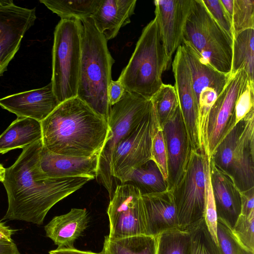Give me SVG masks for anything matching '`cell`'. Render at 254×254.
Listing matches in <instances>:
<instances>
[{
  "instance_id": "17",
  "label": "cell",
  "mask_w": 254,
  "mask_h": 254,
  "mask_svg": "<svg viewBox=\"0 0 254 254\" xmlns=\"http://www.w3.org/2000/svg\"><path fill=\"white\" fill-rule=\"evenodd\" d=\"M154 3L155 18L170 63L172 56L182 44L184 27L191 0H156Z\"/></svg>"
},
{
  "instance_id": "10",
  "label": "cell",
  "mask_w": 254,
  "mask_h": 254,
  "mask_svg": "<svg viewBox=\"0 0 254 254\" xmlns=\"http://www.w3.org/2000/svg\"><path fill=\"white\" fill-rule=\"evenodd\" d=\"M159 127L152 106L136 128L116 148L111 163V173L114 179L122 184L128 182L133 171L151 159L152 139Z\"/></svg>"
},
{
  "instance_id": "33",
  "label": "cell",
  "mask_w": 254,
  "mask_h": 254,
  "mask_svg": "<svg viewBox=\"0 0 254 254\" xmlns=\"http://www.w3.org/2000/svg\"><path fill=\"white\" fill-rule=\"evenodd\" d=\"M232 232L243 248L254 253V213L248 216L240 214Z\"/></svg>"
},
{
  "instance_id": "30",
  "label": "cell",
  "mask_w": 254,
  "mask_h": 254,
  "mask_svg": "<svg viewBox=\"0 0 254 254\" xmlns=\"http://www.w3.org/2000/svg\"><path fill=\"white\" fill-rule=\"evenodd\" d=\"M189 232L179 229L164 232L157 236L156 254H190Z\"/></svg>"
},
{
  "instance_id": "5",
  "label": "cell",
  "mask_w": 254,
  "mask_h": 254,
  "mask_svg": "<svg viewBox=\"0 0 254 254\" xmlns=\"http://www.w3.org/2000/svg\"><path fill=\"white\" fill-rule=\"evenodd\" d=\"M182 45L190 47L217 70L230 74L233 39L211 16L202 0H191Z\"/></svg>"
},
{
  "instance_id": "31",
  "label": "cell",
  "mask_w": 254,
  "mask_h": 254,
  "mask_svg": "<svg viewBox=\"0 0 254 254\" xmlns=\"http://www.w3.org/2000/svg\"><path fill=\"white\" fill-rule=\"evenodd\" d=\"M190 254H223L207 227L204 219L190 228Z\"/></svg>"
},
{
  "instance_id": "4",
  "label": "cell",
  "mask_w": 254,
  "mask_h": 254,
  "mask_svg": "<svg viewBox=\"0 0 254 254\" xmlns=\"http://www.w3.org/2000/svg\"><path fill=\"white\" fill-rule=\"evenodd\" d=\"M169 63L154 18L142 30L118 80L126 92L150 100L163 83L162 74Z\"/></svg>"
},
{
  "instance_id": "39",
  "label": "cell",
  "mask_w": 254,
  "mask_h": 254,
  "mask_svg": "<svg viewBox=\"0 0 254 254\" xmlns=\"http://www.w3.org/2000/svg\"><path fill=\"white\" fill-rule=\"evenodd\" d=\"M125 92L124 86L118 79L111 81L107 92L108 101L111 107L121 99Z\"/></svg>"
},
{
  "instance_id": "3",
  "label": "cell",
  "mask_w": 254,
  "mask_h": 254,
  "mask_svg": "<svg viewBox=\"0 0 254 254\" xmlns=\"http://www.w3.org/2000/svg\"><path fill=\"white\" fill-rule=\"evenodd\" d=\"M81 21V58L77 97L107 122L111 109L107 92L115 61L107 40L97 29L92 18Z\"/></svg>"
},
{
  "instance_id": "8",
  "label": "cell",
  "mask_w": 254,
  "mask_h": 254,
  "mask_svg": "<svg viewBox=\"0 0 254 254\" xmlns=\"http://www.w3.org/2000/svg\"><path fill=\"white\" fill-rule=\"evenodd\" d=\"M152 107L150 99L126 91L121 99L111 107L107 120L111 136L100 153L97 175L108 191L110 198L115 191V179L111 173L114 151L119 143L136 128Z\"/></svg>"
},
{
  "instance_id": "15",
  "label": "cell",
  "mask_w": 254,
  "mask_h": 254,
  "mask_svg": "<svg viewBox=\"0 0 254 254\" xmlns=\"http://www.w3.org/2000/svg\"><path fill=\"white\" fill-rule=\"evenodd\" d=\"M180 111L192 150H199L197 134L198 106L194 91L191 73L181 45L177 49L172 63Z\"/></svg>"
},
{
  "instance_id": "18",
  "label": "cell",
  "mask_w": 254,
  "mask_h": 254,
  "mask_svg": "<svg viewBox=\"0 0 254 254\" xmlns=\"http://www.w3.org/2000/svg\"><path fill=\"white\" fill-rule=\"evenodd\" d=\"M51 82L44 87L10 95L0 99V106L19 118L38 122L46 119L60 104Z\"/></svg>"
},
{
  "instance_id": "43",
  "label": "cell",
  "mask_w": 254,
  "mask_h": 254,
  "mask_svg": "<svg viewBox=\"0 0 254 254\" xmlns=\"http://www.w3.org/2000/svg\"><path fill=\"white\" fill-rule=\"evenodd\" d=\"M49 254H102L90 251H84L74 249H57L49 252Z\"/></svg>"
},
{
  "instance_id": "38",
  "label": "cell",
  "mask_w": 254,
  "mask_h": 254,
  "mask_svg": "<svg viewBox=\"0 0 254 254\" xmlns=\"http://www.w3.org/2000/svg\"><path fill=\"white\" fill-rule=\"evenodd\" d=\"M202 1L211 16L233 40L234 34L232 21L225 10L221 0H202Z\"/></svg>"
},
{
  "instance_id": "27",
  "label": "cell",
  "mask_w": 254,
  "mask_h": 254,
  "mask_svg": "<svg viewBox=\"0 0 254 254\" xmlns=\"http://www.w3.org/2000/svg\"><path fill=\"white\" fill-rule=\"evenodd\" d=\"M129 182L139 190L142 195L159 193L168 190L167 181L155 162L152 159L135 169Z\"/></svg>"
},
{
  "instance_id": "22",
  "label": "cell",
  "mask_w": 254,
  "mask_h": 254,
  "mask_svg": "<svg viewBox=\"0 0 254 254\" xmlns=\"http://www.w3.org/2000/svg\"><path fill=\"white\" fill-rule=\"evenodd\" d=\"M89 217L85 208H71L67 213L56 216L44 227L46 235L58 249H74V244L86 229Z\"/></svg>"
},
{
  "instance_id": "41",
  "label": "cell",
  "mask_w": 254,
  "mask_h": 254,
  "mask_svg": "<svg viewBox=\"0 0 254 254\" xmlns=\"http://www.w3.org/2000/svg\"><path fill=\"white\" fill-rule=\"evenodd\" d=\"M0 254H20L13 242L0 241Z\"/></svg>"
},
{
  "instance_id": "26",
  "label": "cell",
  "mask_w": 254,
  "mask_h": 254,
  "mask_svg": "<svg viewBox=\"0 0 254 254\" xmlns=\"http://www.w3.org/2000/svg\"><path fill=\"white\" fill-rule=\"evenodd\" d=\"M244 69L254 81V29L242 31L234 36L232 67L230 75Z\"/></svg>"
},
{
  "instance_id": "44",
  "label": "cell",
  "mask_w": 254,
  "mask_h": 254,
  "mask_svg": "<svg viewBox=\"0 0 254 254\" xmlns=\"http://www.w3.org/2000/svg\"><path fill=\"white\" fill-rule=\"evenodd\" d=\"M221 1L232 21L234 0H221Z\"/></svg>"
},
{
  "instance_id": "25",
  "label": "cell",
  "mask_w": 254,
  "mask_h": 254,
  "mask_svg": "<svg viewBox=\"0 0 254 254\" xmlns=\"http://www.w3.org/2000/svg\"><path fill=\"white\" fill-rule=\"evenodd\" d=\"M157 237L145 235L120 239L105 237L102 254H156Z\"/></svg>"
},
{
  "instance_id": "12",
  "label": "cell",
  "mask_w": 254,
  "mask_h": 254,
  "mask_svg": "<svg viewBox=\"0 0 254 254\" xmlns=\"http://www.w3.org/2000/svg\"><path fill=\"white\" fill-rule=\"evenodd\" d=\"M230 75L208 116L205 154L209 159L219 144L235 125V105L248 77L244 69Z\"/></svg>"
},
{
  "instance_id": "19",
  "label": "cell",
  "mask_w": 254,
  "mask_h": 254,
  "mask_svg": "<svg viewBox=\"0 0 254 254\" xmlns=\"http://www.w3.org/2000/svg\"><path fill=\"white\" fill-rule=\"evenodd\" d=\"M145 235L157 237L179 229L172 190L141 195Z\"/></svg>"
},
{
  "instance_id": "2",
  "label": "cell",
  "mask_w": 254,
  "mask_h": 254,
  "mask_svg": "<svg viewBox=\"0 0 254 254\" xmlns=\"http://www.w3.org/2000/svg\"><path fill=\"white\" fill-rule=\"evenodd\" d=\"M41 125L43 146L66 156L100 155L111 136L105 119L77 97L60 103Z\"/></svg>"
},
{
  "instance_id": "21",
  "label": "cell",
  "mask_w": 254,
  "mask_h": 254,
  "mask_svg": "<svg viewBox=\"0 0 254 254\" xmlns=\"http://www.w3.org/2000/svg\"><path fill=\"white\" fill-rule=\"evenodd\" d=\"M210 174L217 219L232 229L241 214V191L231 178L210 161Z\"/></svg>"
},
{
  "instance_id": "23",
  "label": "cell",
  "mask_w": 254,
  "mask_h": 254,
  "mask_svg": "<svg viewBox=\"0 0 254 254\" xmlns=\"http://www.w3.org/2000/svg\"><path fill=\"white\" fill-rule=\"evenodd\" d=\"M136 0H100L91 17L97 29L109 40L116 37L120 29L130 22Z\"/></svg>"
},
{
  "instance_id": "13",
  "label": "cell",
  "mask_w": 254,
  "mask_h": 254,
  "mask_svg": "<svg viewBox=\"0 0 254 254\" xmlns=\"http://www.w3.org/2000/svg\"><path fill=\"white\" fill-rule=\"evenodd\" d=\"M182 45L198 103L197 132L200 136H203L206 132L209 111L225 88L230 75L217 70L201 60L190 47Z\"/></svg>"
},
{
  "instance_id": "45",
  "label": "cell",
  "mask_w": 254,
  "mask_h": 254,
  "mask_svg": "<svg viewBox=\"0 0 254 254\" xmlns=\"http://www.w3.org/2000/svg\"><path fill=\"white\" fill-rule=\"evenodd\" d=\"M6 168L0 163V182H3L5 179Z\"/></svg>"
},
{
  "instance_id": "11",
  "label": "cell",
  "mask_w": 254,
  "mask_h": 254,
  "mask_svg": "<svg viewBox=\"0 0 254 254\" xmlns=\"http://www.w3.org/2000/svg\"><path fill=\"white\" fill-rule=\"evenodd\" d=\"M142 194L130 184L118 185L107 209L111 239L145 235Z\"/></svg>"
},
{
  "instance_id": "34",
  "label": "cell",
  "mask_w": 254,
  "mask_h": 254,
  "mask_svg": "<svg viewBox=\"0 0 254 254\" xmlns=\"http://www.w3.org/2000/svg\"><path fill=\"white\" fill-rule=\"evenodd\" d=\"M204 220L209 233L215 243L218 245L217 237V217L210 181V159L208 157L206 165Z\"/></svg>"
},
{
  "instance_id": "28",
  "label": "cell",
  "mask_w": 254,
  "mask_h": 254,
  "mask_svg": "<svg viewBox=\"0 0 254 254\" xmlns=\"http://www.w3.org/2000/svg\"><path fill=\"white\" fill-rule=\"evenodd\" d=\"M39 1L61 19L74 18L80 20L91 17L100 2V0Z\"/></svg>"
},
{
  "instance_id": "24",
  "label": "cell",
  "mask_w": 254,
  "mask_h": 254,
  "mask_svg": "<svg viewBox=\"0 0 254 254\" xmlns=\"http://www.w3.org/2000/svg\"><path fill=\"white\" fill-rule=\"evenodd\" d=\"M41 139V122L29 118L17 117L0 135V153L23 148Z\"/></svg>"
},
{
  "instance_id": "37",
  "label": "cell",
  "mask_w": 254,
  "mask_h": 254,
  "mask_svg": "<svg viewBox=\"0 0 254 254\" xmlns=\"http://www.w3.org/2000/svg\"><path fill=\"white\" fill-rule=\"evenodd\" d=\"M151 159L155 162L167 182V154L162 130L160 127L157 129L152 139Z\"/></svg>"
},
{
  "instance_id": "16",
  "label": "cell",
  "mask_w": 254,
  "mask_h": 254,
  "mask_svg": "<svg viewBox=\"0 0 254 254\" xmlns=\"http://www.w3.org/2000/svg\"><path fill=\"white\" fill-rule=\"evenodd\" d=\"M161 128L167 154L168 190H172L181 177L192 150L180 107Z\"/></svg>"
},
{
  "instance_id": "6",
  "label": "cell",
  "mask_w": 254,
  "mask_h": 254,
  "mask_svg": "<svg viewBox=\"0 0 254 254\" xmlns=\"http://www.w3.org/2000/svg\"><path fill=\"white\" fill-rule=\"evenodd\" d=\"M51 83L60 103L77 97L81 58L82 23L61 19L54 33Z\"/></svg>"
},
{
  "instance_id": "20",
  "label": "cell",
  "mask_w": 254,
  "mask_h": 254,
  "mask_svg": "<svg viewBox=\"0 0 254 254\" xmlns=\"http://www.w3.org/2000/svg\"><path fill=\"white\" fill-rule=\"evenodd\" d=\"M99 154L90 157L66 156L53 153L43 145L40 153L42 171L50 178L79 176L97 177Z\"/></svg>"
},
{
  "instance_id": "36",
  "label": "cell",
  "mask_w": 254,
  "mask_h": 254,
  "mask_svg": "<svg viewBox=\"0 0 254 254\" xmlns=\"http://www.w3.org/2000/svg\"><path fill=\"white\" fill-rule=\"evenodd\" d=\"M254 109V81L248 77L235 105V125Z\"/></svg>"
},
{
  "instance_id": "42",
  "label": "cell",
  "mask_w": 254,
  "mask_h": 254,
  "mask_svg": "<svg viewBox=\"0 0 254 254\" xmlns=\"http://www.w3.org/2000/svg\"><path fill=\"white\" fill-rule=\"evenodd\" d=\"M15 232V230L10 229L0 221V241L13 242L11 236Z\"/></svg>"
},
{
  "instance_id": "14",
  "label": "cell",
  "mask_w": 254,
  "mask_h": 254,
  "mask_svg": "<svg viewBox=\"0 0 254 254\" xmlns=\"http://www.w3.org/2000/svg\"><path fill=\"white\" fill-rule=\"evenodd\" d=\"M36 19L35 8L20 7L12 0H0V76L6 71L24 35Z\"/></svg>"
},
{
  "instance_id": "40",
  "label": "cell",
  "mask_w": 254,
  "mask_h": 254,
  "mask_svg": "<svg viewBox=\"0 0 254 254\" xmlns=\"http://www.w3.org/2000/svg\"><path fill=\"white\" fill-rule=\"evenodd\" d=\"M241 214L248 216L254 213V188L241 192Z\"/></svg>"
},
{
  "instance_id": "32",
  "label": "cell",
  "mask_w": 254,
  "mask_h": 254,
  "mask_svg": "<svg viewBox=\"0 0 254 254\" xmlns=\"http://www.w3.org/2000/svg\"><path fill=\"white\" fill-rule=\"evenodd\" d=\"M232 23L234 35L248 29H254V0H234Z\"/></svg>"
},
{
  "instance_id": "29",
  "label": "cell",
  "mask_w": 254,
  "mask_h": 254,
  "mask_svg": "<svg viewBox=\"0 0 254 254\" xmlns=\"http://www.w3.org/2000/svg\"><path fill=\"white\" fill-rule=\"evenodd\" d=\"M155 112L159 127L162 126L174 115L179 107L175 87L163 83L150 99Z\"/></svg>"
},
{
  "instance_id": "9",
  "label": "cell",
  "mask_w": 254,
  "mask_h": 254,
  "mask_svg": "<svg viewBox=\"0 0 254 254\" xmlns=\"http://www.w3.org/2000/svg\"><path fill=\"white\" fill-rule=\"evenodd\" d=\"M207 156L191 150L184 172L172 190L178 228L188 231L204 219Z\"/></svg>"
},
{
  "instance_id": "1",
  "label": "cell",
  "mask_w": 254,
  "mask_h": 254,
  "mask_svg": "<svg viewBox=\"0 0 254 254\" xmlns=\"http://www.w3.org/2000/svg\"><path fill=\"white\" fill-rule=\"evenodd\" d=\"M43 145L41 139L23 148L14 163L6 168L2 184L8 208L4 219L42 225L54 205L93 179L86 176L48 177L40 166Z\"/></svg>"
},
{
  "instance_id": "7",
  "label": "cell",
  "mask_w": 254,
  "mask_h": 254,
  "mask_svg": "<svg viewBox=\"0 0 254 254\" xmlns=\"http://www.w3.org/2000/svg\"><path fill=\"white\" fill-rule=\"evenodd\" d=\"M210 161L230 177L241 192L254 188V109L225 136Z\"/></svg>"
},
{
  "instance_id": "35",
  "label": "cell",
  "mask_w": 254,
  "mask_h": 254,
  "mask_svg": "<svg viewBox=\"0 0 254 254\" xmlns=\"http://www.w3.org/2000/svg\"><path fill=\"white\" fill-rule=\"evenodd\" d=\"M217 237L223 254H254L243 248L233 235L232 229L218 219Z\"/></svg>"
}]
</instances>
